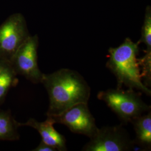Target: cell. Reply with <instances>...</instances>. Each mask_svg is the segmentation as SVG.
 <instances>
[{
	"instance_id": "6da1fadb",
	"label": "cell",
	"mask_w": 151,
	"mask_h": 151,
	"mask_svg": "<svg viewBox=\"0 0 151 151\" xmlns=\"http://www.w3.org/2000/svg\"><path fill=\"white\" fill-rule=\"evenodd\" d=\"M41 83L48 94V116L58 115L76 104H87L91 95V88L84 78L68 68L43 73Z\"/></svg>"
},
{
	"instance_id": "7a4b0ae2",
	"label": "cell",
	"mask_w": 151,
	"mask_h": 151,
	"mask_svg": "<svg viewBox=\"0 0 151 151\" xmlns=\"http://www.w3.org/2000/svg\"><path fill=\"white\" fill-rule=\"evenodd\" d=\"M139 43L133 42L130 38L117 48H110L108 50L106 67L115 76L117 88L123 85L128 88L137 89L151 96V90L142 82L140 68L137 58Z\"/></svg>"
},
{
	"instance_id": "3957f363",
	"label": "cell",
	"mask_w": 151,
	"mask_h": 151,
	"mask_svg": "<svg viewBox=\"0 0 151 151\" xmlns=\"http://www.w3.org/2000/svg\"><path fill=\"white\" fill-rule=\"evenodd\" d=\"M97 98L106 103L125 124L151 110V106L142 100L141 93L133 88L109 89L99 92Z\"/></svg>"
},
{
	"instance_id": "277c9868",
	"label": "cell",
	"mask_w": 151,
	"mask_h": 151,
	"mask_svg": "<svg viewBox=\"0 0 151 151\" xmlns=\"http://www.w3.org/2000/svg\"><path fill=\"white\" fill-rule=\"evenodd\" d=\"M90 138L82 151H130L135 145L122 124L99 128L96 133Z\"/></svg>"
},
{
	"instance_id": "5b68a950",
	"label": "cell",
	"mask_w": 151,
	"mask_h": 151,
	"mask_svg": "<svg viewBox=\"0 0 151 151\" xmlns=\"http://www.w3.org/2000/svg\"><path fill=\"white\" fill-rule=\"evenodd\" d=\"M30 36L23 16L20 14L11 15L0 26V59L10 62Z\"/></svg>"
},
{
	"instance_id": "8992f818",
	"label": "cell",
	"mask_w": 151,
	"mask_h": 151,
	"mask_svg": "<svg viewBox=\"0 0 151 151\" xmlns=\"http://www.w3.org/2000/svg\"><path fill=\"white\" fill-rule=\"evenodd\" d=\"M38 37L30 36L11 59V65L17 75L24 76L33 83H41L43 73L38 63Z\"/></svg>"
},
{
	"instance_id": "52a82bcc",
	"label": "cell",
	"mask_w": 151,
	"mask_h": 151,
	"mask_svg": "<svg viewBox=\"0 0 151 151\" xmlns=\"http://www.w3.org/2000/svg\"><path fill=\"white\" fill-rule=\"evenodd\" d=\"M51 117L55 123L65 125L72 132L89 138L95 135L99 129L86 103L76 104L60 115Z\"/></svg>"
},
{
	"instance_id": "ba28073f",
	"label": "cell",
	"mask_w": 151,
	"mask_h": 151,
	"mask_svg": "<svg viewBox=\"0 0 151 151\" xmlns=\"http://www.w3.org/2000/svg\"><path fill=\"white\" fill-rule=\"evenodd\" d=\"M55 123L53 118L48 116L43 122L30 118L24 123L18 122V125L19 127L22 126L32 127L38 131L42 137V140L45 143L52 147L57 151H67L65 138L54 129Z\"/></svg>"
},
{
	"instance_id": "9c48e42d",
	"label": "cell",
	"mask_w": 151,
	"mask_h": 151,
	"mask_svg": "<svg viewBox=\"0 0 151 151\" xmlns=\"http://www.w3.org/2000/svg\"><path fill=\"white\" fill-rule=\"evenodd\" d=\"M132 123L135 133L134 145H138L143 151L151 149V112L142 114L130 122Z\"/></svg>"
},
{
	"instance_id": "30bf717a",
	"label": "cell",
	"mask_w": 151,
	"mask_h": 151,
	"mask_svg": "<svg viewBox=\"0 0 151 151\" xmlns=\"http://www.w3.org/2000/svg\"><path fill=\"white\" fill-rule=\"evenodd\" d=\"M18 82L11 62L0 59V107L4 103L10 89L16 86Z\"/></svg>"
},
{
	"instance_id": "8fae6325",
	"label": "cell",
	"mask_w": 151,
	"mask_h": 151,
	"mask_svg": "<svg viewBox=\"0 0 151 151\" xmlns=\"http://www.w3.org/2000/svg\"><path fill=\"white\" fill-rule=\"evenodd\" d=\"M17 122L10 110H2L0 109V140H17L20 135Z\"/></svg>"
},
{
	"instance_id": "7c38bea8",
	"label": "cell",
	"mask_w": 151,
	"mask_h": 151,
	"mask_svg": "<svg viewBox=\"0 0 151 151\" xmlns=\"http://www.w3.org/2000/svg\"><path fill=\"white\" fill-rule=\"evenodd\" d=\"M139 43L145 44L147 47L146 52H151V9L147 6L146 9L144 23L142 28L141 38Z\"/></svg>"
},
{
	"instance_id": "4fadbf2b",
	"label": "cell",
	"mask_w": 151,
	"mask_h": 151,
	"mask_svg": "<svg viewBox=\"0 0 151 151\" xmlns=\"http://www.w3.org/2000/svg\"><path fill=\"white\" fill-rule=\"evenodd\" d=\"M146 54L140 59H138L139 67H141V77L143 84L146 87L151 86V52H146Z\"/></svg>"
},
{
	"instance_id": "5bb4252c",
	"label": "cell",
	"mask_w": 151,
	"mask_h": 151,
	"mask_svg": "<svg viewBox=\"0 0 151 151\" xmlns=\"http://www.w3.org/2000/svg\"><path fill=\"white\" fill-rule=\"evenodd\" d=\"M33 151H57L55 148L48 145L45 143L42 140H41L40 144L37 147L32 150Z\"/></svg>"
}]
</instances>
